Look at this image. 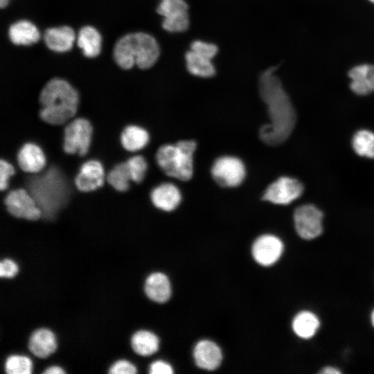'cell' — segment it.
Returning <instances> with one entry per match:
<instances>
[{
    "instance_id": "836d02e7",
    "label": "cell",
    "mask_w": 374,
    "mask_h": 374,
    "mask_svg": "<svg viewBox=\"0 0 374 374\" xmlns=\"http://www.w3.org/2000/svg\"><path fill=\"white\" fill-rule=\"evenodd\" d=\"M190 47V50L211 60H212L218 52V47L215 44L202 40L193 41Z\"/></svg>"
},
{
    "instance_id": "277c9868",
    "label": "cell",
    "mask_w": 374,
    "mask_h": 374,
    "mask_svg": "<svg viewBox=\"0 0 374 374\" xmlns=\"http://www.w3.org/2000/svg\"><path fill=\"white\" fill-rule=\"evenodd\" d=\"M160 55L159 44L154 37L143 33L125 35L116 43L113 55L122 69H130L136 65L140 69L151 68Z\"/></svg>"
},
{
    "instance_id": "7a4b0ae2",
    "label": "cell",
    "mask_w": 374,
    "mask_h": 374,
    "mask_svg": "<svg viewBox=\"0 0 374 374\" xmlns=\"http://www.w3.org/2000/svg\"><path fill=\"white\" fill-rule=\"evenodd\" d=\"M277 66H270L260 75L259 93L266 104L270 123L262 125L259 136L265 143L274 146L284 142L294 130L296 116L281 81L275 75Z\"/></svg>"
},
{
    "instance_id": "4fadbf2b",
    "label": "cell",
    "mask_w": 374,
    "mask_h": 374,
    "mask_svg": "<svg viewBox=\"0 0 374 374\" xmlns=\"http://www.w3.org/2000/svg\"><path fill=\"white\" fill-rule=\"evenodd\" d=\"M57 348L55 332L48 327L36 328L28 336L27 349L37 358L46 359L52 356Z\"/></svg>"
},
{
    "instance_id": "e0dca14e",
    "label": "cell",
    "mask_w": 374,
    "mask_h": 374,
    "mask_svg": "<svg viewBox=\"0 0 374 374\" xmlns=\"http://www.w3.org/2000/svg\"><path fill=\"white\" fill-rule=\"evenodd\" d=\"M348 76L350 89L358 96H366L374 91V64L363 63L351 67Z\"/></svg>"
},
{
    "instance_id": "3957f363",
    "label": "cell",
    "mask_w": 374,
    "mask_h": 374,
    "mask_svg": "<svg viewBox=\"0 0 374 374\" xmlns=\"http://www.w3.org/2000/svg\"><path fill=\"white\" fill-rule=\"evenodd\" d=\"M40 118L51 125H63L76 117L80 95L66 80L53 78L48 80L38 94Z\"/></svg>"
},
{
    "instance_id": "d4e9b609",
    "label": "cell",
    "mask_w": 374,
    "mask_h": 374,
    "mask_svg": "<svg viewBox=\"0 0 374 374\" xmlns=\"http://www.w3.org/2000/svg\"><path fill=\"white\" fill-rule=\"evenodd\" d=\"M77 44L86 57H94L100 53L101 37L93 27L85 26L79 30Z\"/></svg>"
},
{
    "instance_id": "4316f807",
    "label": "cell",
    "mask_w": 374,
    "mask_h": 374,
    "mask_svg": "<svg viewBox=\"0 0 374 374\" xmlns=\"http://www.w3.org/2000/svg\"><path fill=\"white\" fill-rule=\"evenodd\" d=\"M106 181L118 192L129 190L132 179L127 162L122 161L113 166L106 173Z\"/></svg>"
},
{
    "instance_id": "8fae6325",
    "label": "cell",
    "mask_w": 374,
    "mask_h": 374,
    "mask_svg": "<svg viewBox=\"0 0 374 374\" xmlns=\"http://www.w3.org/2000/svg\"><path fill=\"white\" fill-rule=\"evenodd\" d=\"M303 192V184L296 179L281 177L265 190L262 199L279 205H287L298 199Z\"/></svg>"
},
{
    "instance_id": "30bf717a",
    "label": "cell",
    "mask_w": 374,
    "mask_h": 374,
    "mask_svg": "<svg viewBox=\"0 0 374 374\" xmlns=\"http://www.w3.org/2000/svg\"><path fill=\"white\" fill-rule=\"evenodd\" d=\"M323 213L312 204L298 207L294 213V222L298 235L305 240L318 237L323 231Z\"/></svg>"
},
{
    "instance_id": "d590c367",
    "label": "cell",
    "mask_w": 374,
    "mask_h": 374,
    "mask_svg": "<svg viewBox=\"0 0 374 374\" xmlns=\"http://www.w3.org/2000/svg\"><path fill=\"white\" fill-rule=\"evenodd\" d=\"M65 369L59 364H51L45 367L41 374H64Z\"/></svg>"
},
{
    "instance_id": "d6986e66",
    "label": "cell",
    "mask_w": 374,
    "mask_h": 374,
    "mask_svg": "<svg viewBox=\"0 0 374 374\" xmlns=\"http://www.w3.org/2000/svg\"><path fill=\"white\" fill-rule=\"evenodd\" d=\"M193 356L198 367L208 371L216 369L222 359L220 347L210 340H201L197 342L193 350Z\"/></svg>"
},
{
    "instance_id": "d6a6232c",
    "label": "cell",
    "mask_w": 374,
    "mask_h": 374,
    "mask_svg": "<svg viewBox=\"0 0 374 374\" xmlns=\"http://www.w3.org/2000/svg\"><path fill=\"white\" fill-rule=\"evenodd\" d=\"M19 272V266L12 258H1L0 260V278L10 280L17 276Z\"/></svg>"
},
{
    "instance_id": "5b68a950",
    "label": "cell",
    "mask_w": 374,
    "mask_h": 374,
    "mask_svg": "<svg viewBox=\"0 0 374 374\" xmlns=\"http://www.w3.org/2000/svg\"><path fill=\"white\" fill-rule=\"evenodd\" d=\"M196 148L194 140L163 144L157 148L155 161L165 175L181 181H188L193 175V156Z\"/></svg>"
},
{
    "instance_id": "cb8c5ba5",
    "label": "cell",
    "mask_w": 374,
    "mask_h": 374,
    "mask_svg": "<svg viewBox=\"0 0 374 374\" xmlns=\"http://www.w3.org/2000/svg\"><path fill=\"white\" fill-rule=\"evenodd\" d=\"M187 70L192 75L208 78L215 75V68L212 60L203 57L190 50L185 55Z\"/></svg>"
},
{
    "instance_id": "f546056e",
    "label": "cell",
    "mask_w": 374,
    "mask_h": 374,
    "mask_svg": "<svg viewBox=\"0 0 374 374\" xmlns=\"http://www.w3.org/2000/svg\"><path fill=\"white\" fill-rule=\"evenodd\" d=\"M125 161L132 181L137 184H141L149 169L148 161L145 157L140 153L133 154Z\"/></svg>"
},
{
    "instance_id": "1f68e13d",
    "label": "cell",
    "mask_w": 374,
    "mask_h": 374,
    "mask_svg": "<svg viewBox=\"0 0 374 374\" xmlns=\"http://www.w3.org/2000/svg\"><path fill=\"white\" fill-rule=\"evenodd\" d=\"M109 374H135L136 366L127 359L121 358L114 361L107 368Z\"/></svg>"
},
{
    "instance_id": "9a60e30c",
    "label": "cell",
    "mask_w": 374,
    "mask_h": 374,
    "mask_svg": "<svg viewBox=\"0 0 374 374\" xmlns=\"http://www.w3.org/2000/svg\"><path fill=\"white\" fill-rule=\"evenodd\" d=\"M46 166V157L42 148L32 142L25 143L17 154V166L26 173H37Z\"/></svg>"
},
{
    "instance_id": "7c38bea8",
    "label": "cell",
    "mask_w": 374,
    "mask_h": 374,
    "mask_svg": "<svg viewBox=\"0 0 374 374\" xmlns=\"http://www.w3.org/2000/svg\"><path fill=\"white\" fill-rule=\"evenodd\" d=\"M106 182V172L97 159L84 161L74 178V184L80 192L89 193L102 187Z\"/></svg>"
},
{
    "instance_id": "f1b7e54d",
    "label": "cell",
    "mask_w": 374,
    "mask_h": 374,
    "mask_svg": "<svg viewBox=\"0 0 374 374\" xmlns=\"http://www.w3.org/2000/svg\"><path fill=\"white\" fill-rule=\"evenodd\" d=\"M352 146L359 156L374 159V133L367 130L357 131L353 137Z\"/></svg>"
},
{
    "instance_id": "74e56055",
    "label": "cell",
    "mask_w": 374,
    "mask_h": 374,
    "mask_svg": "<svg viewBox=\"0 0 374 374\" xmlns=\"http://www.w3.org/2000/svg\"><path fill=\"white\" fill-rule=\"evenodd\" d=\"M9 0H0V6L1 8L6 7L8 3Z\"/></svg>"
},
{
    "instance_id": "8d00e7d4",
    "label": "cell",
    "mask_w": 374,
    "mask_h": 374,
    "mask_svg": "<svg viewBox=\"0 0 374 374\" xmlns=\"http://www.w3.org/2000/svg\"><path fill=\"white\" fill-rule=\"evenodd\" d=\"M320 373L323 374H339L341 373V371L337 368L332 366H326L323 368Z\"/></svg>"
},
{
    "instance_id": "5bb4252c",
    "label": "cell",
    "mask_w": 374,
    "mask_h": 374,
    "mask_svg": "<svg viewBox=\"0 0 374 374\" xmlns=\"http://www.w3.org/2000/svg\"><path fill=\"white\" fill-rule=\"evenodd\" d=\"M283 244L276 236L265 234L258 237L253 242L251 253L254 260L262 266L274 264L281 256Z\"/></svg>"
},
{
    "instance_id": "ba28073f",
    "label": "cell",
    "mask_w": 374,
    "mask_h": 374,
    "mask_svg": "<svg viewBox=\"0 0 374 374\" xmlns=\"http://www.w3.org/2000/svg\"><path fill=\"white\" fill-rule=\"evenodd\" d=\"M211 175L220 186L233 188L244 181L246 168L240 159L234 156H222L214 161L211 167Z\"/></svg>"
},
{
    "instance_id": "4dcf8cb0",
    "label": "cell",
    "mask_w": 374,
    "mask_h": 374,
    "mask_svg": "<svg viewBox=\"0 0 374 374\" xmlns=\"http://www.w3.org/2000/svg\"><path fill=\"white\" fill-rule=\"evenodd\" d=\"M17 172L15 166L10 161L0 159V191L5 192L9 188V181Z\"/></svg>"
},
{
    "instance_id": "7402d4cb",
    "label": "cell",
    "mask_w": 374,
    "mask_h": 374,
    "mask_svg": "<svg viewBox=\"0 0 374 374\" xmlns=\"http://www.w3.org/2000/svg\"><path fill=\"white\" fill-rule=\"evenodd\" d=\"M130 345L135 354L148 357L158 350L159 339L154 332L150 330H139L131 335Z\"/></svg>"
},
{
    "instance_id": "ffe728a7",
    "label": "cell",
    "mask_w": 374,
    "mask_h": 374,
    "mask_svg": "<svg viewBox=\"0 0 374 374\" xmlns=\"http://www.w3.org/2000/svg\"><path fill=\"white\" fill-rule=\"evenodd\" d=\"M144 292L153 302H166L171 296V285L166 275L161 272H153L145 280Z\"/></svg>"
},
{
    "instance_id": "603a6c76",
    "label": "cell",
    "mask_w": 374,
    "mask_h": 374,
    "mask_svg": "<svg viewBox=\"0 0 374 374\" xmlns=\"http://www.w3.org/2000/svg\"><path fill=\"white\" fill-rule=\"evenodd\" d=\"M8 36L16 45H30L39 39L37 28L27 20H20L11 24L8 29Z\"/></svg>"
},
{
    "instance_id": "44dd1931",
    "label": "cell",
    "mask_w": 374,
    "mask_h": 374,
    "mask_svg": "<svg viewBox=\"0 0 374 374\" xmlns=\"http://www.w3.org/2000/svg\"><path fill=\"white\" fill-rule=\"evenodd\" d=\"M75 38L74 30L67 26L48 28L44 34L45 44L50 50L55 52L70 50Z\"/></svg>"
},
{
    "instance_id": "ab89813d",
    "label": "cell",
    "mask_w": 374,
    "mask_h": 374,
    "mask_svg": "<svg viewBox=\"0 0 374 374\" xmlns=\"http://www.w3.org/2000/svg\"><path fill=\"white\" fill-rule=\"evenodd\" d=\"M368 1H369L370 3L374 4V0H367Z\"/></svg>"
},
{
    "instance_id": "f35d334b",
    "label": "cell",
    "mask_w": 374,
    "mask_h": 374,
    "mask_svg": "<svg viewBox=\"0 0 374 374\" xmlns=\"http://www.w3.org/2000/svg\"><path fill=\"white\" fill-rule=\"evenodd\" d=\"M371 321H372L373 326H374V310L373 311L372 314H371Z\"/></svg>"
},
{
    "instance_id": "2e32d148",
    "label": "cell",
    "mask_w": 374,
    "mask_h": 374,
    "mask_svg": "<svg viewBox=\"0 0 374 374\" xmlns=\"http://www.w3.org/2000/svg\"><path fill=\"white\" fill-rule=\"evenodd\" d=\"M150 199L155 208L169 212L177 208L181 201V194L175 184L164 182L151 190Z\"/></svg>"
},
{
    "instance_id": "484cf974",
    "label": "cell",
    "mask_w": 374,
    "mask_h": 374,
    "mask_svg": "<svg viewBox=\"0 0 374 374\" xmlns=\"http://www.w3.org/2000/svg\"><path fill=\"white\" fill-rule=\"evenodd\" d=\"M319 327L318 317L311 312H299L293 319L292 328L295 334L302 339H310Z\"/></svg>"
},
{
    "instance_id": "6da1fadb",
    "label": "cell",
    "mask_w": 374,
    "mask_h": 374,
    "mask_svg": "<svg viewBox=\"0 0 374 374\" xmlns=\"http://www.w3.org/2000/svg\"><path fill=\"white\" fill-rule=\"evenodd\" d=\"M23 187L34 198L42 211L40 221L51 222L69 203L76 188L74 178L57 163L47 162L37 173H26L17 168L9 181V189Z\"/></svg>"
},
{
    "instance_id": "52a82bcc",
    "label": "cell",
    "mask_w": 374,
    "mask_h": 374,
    "mask_svg": "<svg viewBox=\"0 0 374 374\" xmlns=\"http://www.w3.org/2000/svg\"><path fill=\"white\" fill-rule=\"evenodd\" d=\"M0 203L12 217L28 221H37L42 211L28 191L23 187L0 191Z\"/></svg>"
},
{
    "instance_id": "8992f818",
    "label": "cell",
    "mask_w": 374,
    "mask_h": 374,
    "mask_svg": "<svg viewBox=\"0 0 374 374\" xmlns=\"http://www.w3.org/2000/svg\"><path fill=\"white\" fill-rule=\"evenodd\" d=\"M93 133L91 122L75 117L63 125V151L68 154L84 157L90 148Z\"/></svg>"
},
{
    "instance_id": "e575fe53",
    "label": "cell",
    "mask_w": 374,
    "mask_h": 374,
    "mask_svg": "<svg viewBox=\"0 0 374 374\" xmlns=\"http://www.w3.org/2000/svg\"><path fill=\"white\" fill-rule=\"evenodd\" d=\"M173 373L172 367L166 362L156 360L149 366L150 374H171Z\"/></svg>"
},
{
    "instance_id": "83f0119b",
    "label": "cell",
    "mask_w": 374,
    "mask_h": 374,
    "mask_svg": "<svg viewBox=\"0 0 374 374\" xmlns=\"http://www.w3.org/2000/svg\"><path fill=\"white\" fill-rule=\"evenodd\" d=\"M3 368L6 374H31L33 362L24 354L11 353L5 358Z\"/></svg>"
},
{
    "instance_id": "9c48e42d",
    "label": "cell",
    "mask_w": 374,
    "mask_h": 374,
    "mask_svg": "<svg viewBox=\"0 0 374 374\" xmlns=\"http://www.w3.org/2000/svg\"><path fill=\"white\" fill-rule=\"evenodd\" d=\"M188 6L185 0H161L157 12L163 17L162 27L170 33H182L189 26Z\"/></svg>"
},
{
    "instance_id": "ac0fdd59",
    "label": "cell",
    "mask_w": 374,
    "mask_h": 374,
    "mask_svg": "<svg viewBox=\"0 0 374 374\" xmlns=\"http://www.w3.org/2000/svg\"><path fill=\"white\" fill-rule=\"evenodd\" d=\"M120 141L123 148L133 154L139 153L149 145L150 135L144 127L129 124L122 130Z\"/></svg>"
}]
</instances>
